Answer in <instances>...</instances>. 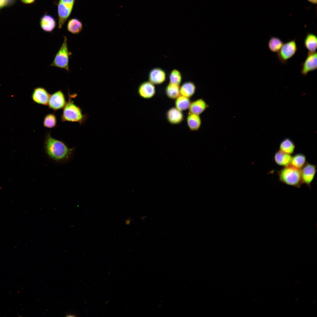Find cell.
I'll use <instances>...</instances> for the list:
<instances>
[{
	"label": "cell",
	"mask_w": 317,
	"mask_h": 317,
	"mask_svg": "<svg viewBox=\"0 0 317 317\" xmlns=\"http://www.w3.org/2000/svg\"><path fill=\"white\" fill-rule=\"evenodd\" d=\"M43 148L47 156L58 163L69 161L75 151V148H70L63 141L53 138L49 132L46 134Z\"/></svg>",
	"instance_id": "obj_1"
},
{
	"label": "cell",
	"mask_w": 317,
	"mask_h": 317,
	"mask_svg": "<svg viewBox=\"0 0 317 317\" xmlns=\"http://www.w3.org/2000/svg\"><path fill=\"white\" fill-rule=\"evenodd\" d=\"M68 100L63 109L61 116V121L63 122H77L80 125L82 124L86 120L87 115L83 113L82 109L72 100V98L76 96L77 94H70L68 90Z\"/></svg>",
	"instance_id": "obj_2"
},
{
	"label": "cell",
	"mask_w": 317,
	"mask_h": 317,
	"mask_svg": "<svg viewBox=\"0 0 317 317\" xmlns=\"http://www.w3.org/2000/svg\"><path fill=\"white\" fill-rule=\"evenodd\" d=\"M279 181L288 185L299 188L302 184L301 169L289 165L277 172Z\"/></svg>",
	"instance_id": "obj_3"
},
{
	"label": "cell",
	"mask_w": 317,
	"mask_h": 317,
	"mask_svg": "<svg viewBox=\"0 0 317 317\" xmlns=\"http://www.w3.org/2000/svg\"><path fill=\"white\" fill-rule=\"evenodd\" d=\"M67 40L66 36H64L63 42L50 66L64 69L69 72V62L71 53L69 50Z\"/></svg>",
	"instance_id": "obj_4"
},
{
	"label": "cell",
	"mask_w": 317,
	"mask_h": 317,
	"mask_svg": "<svg viewBox=\"0 0 317 317\" xmlns=\"http://www.w3.org/2000/svg\"><path fill=\"white\" fill-rule=\"evenodd\" d=\"M75 0H59L57 6L58 28L61 29L70 17Z\"/></svg>",
	"instance_id": "obj_5"
},
{
	"label": "cell",
	"mask_w": 317,
	"mask_h": 317,
	"mask_svg": "<svg viewBox=\"0 0 317 317\" xmlns=\"http://www.w3.org/2000/svg\"><path fill=\"white\" fill-rule=\"evenodd\" d=\"M297 50L296 38L286 42L277 53L278 60L282 64H286L288 60L295 54Z\"/></svg>",
	"instance_id": "obj_6"
},
{
	"label": "cell",
	"mask_w": 317,
	"mask_h": 317,
	"mask_svg": "<svg viewBox=\"0 0 317 317\" xmlns=\"http://www.w3.org/2000/svg\"><path fill=\"white\" fill-rule=\"evenodd\" d=\"M67 102L64 93L60 90L50 94L48 106L50 109L57 111L63 109Z\"/></svg>",
	"instance_id": "obj_7"
},
{
	"label": "cell",
	"mask_w": 317,
	"mask_h": 317,
	"mask_svg": "<svg viewBox=\"0 0 317 317\" xmlns=\"http://www.w3.org/2000/svg\"><path fill=\"white\" fill-rule=\"evenodd\" d=\"M316 166L306 162L301 169L302 184H305L311 188V184L315 176L316 172Z\"/></svg>",
	"instance_id": "obj_8"
},
{
	"label": "cell",
	"mask_w": 317,
	"mask_h": 317,
	"mask_svg": "<svg viewBox=\"0 0 317 317\" xmlns=\"http://www.w3.org/2000/svg\"><path fill=\"white\" fill-rule=\"evenodd\" d=\"M317 53L308 52L307 56L304 61L301 63V73L306 76L310 72L317 69Z\"/></svg>",
	"instance_id": "obj_9"
},
{
	"label": "cell",
	"mask_w": 317,
	"mask_h": 317,
	"mask_svg": "<svg viewBox=\"0 0 317 317\" xmlns=\"http://www.w3.org/2000/svg\"><path fill=\"white\" fill-rule=\"evenodd\" d=\"M50 94L44 87L35 88L31 95V98L35 103L44 106H48Z\"/></svg>",
	"instance_id": "obj_10"
},
{
	"label": "cell",
	"mask_w": 317,
	"mask_h": 317,
	"mask_svg": "<svg viewBox=\"0 0 317 317\" xmlns=\"http://www.w3.org/2000/svg\"><path fill=\"white\" fill-rule=\"evenodd\" d=\"M138 93L139 95L143 99H151L154 97L156 93L154 85L149 81L143 82L139 85Z\"/></svg>",
	"instance_id": "obj_11"
},
{
	"label": "cell",
	"mask_w": 317,
	"mask_h": 317,
	"mask_svg": "<svg viewBox=\"0 0 317 317\" xmlns=\"http://www.w3.org/2000/svg\"><path fill=\"white\" fill-rule=\"evenodd\" d=\"M166 117L168 122L173 125L179 124L184 119V115L182 111L175 107H172L167 111Z\"/></svg>",
	"instance_id": "obj_12"
},
{
	"label": "cell",
	"mask_w": 317,
	"mask_h": 317,
	"mask_svg": "<svg viewBox=\"0 0 317 317\" xmlns=\"http://www.w3.org/2000/svg\"><path fill=\"white\" fill-rule=\"evenodd\" d=\"M56 24L55 18L50 14H45L40 18V27L42 30L45 32H52L55 28Z\"/></svg>",
	"instance_id": "obj_13"
},
{
	"label": "cell",
	"mask_w": 317,
	"mask_h": 317,
	"mask_svg": "<svg viewBox=\"0 0 317 317\" xmlns=\"http://www.w3.org/2000/svg\"><path fill=\"white\" fill-rule=\"evenodd\" d=\"M149 81L154 85L162 84L166 80V72L161 68H153L149 72Z\"/></svg>",
	"instance_id": "obj_14"
},
{
	"label": "cell",
	"mask_w": 317,
	"mask_h": 317,
	"mask_svg": "<svg viewBox=\"0 0 317 317\" xmlns=\"http://www.w3.org/2000/svg\"><path fill=\"white\" fill-rule=\"evenodd\" d=\"M209 107V105L203 99L199 98L191 102L188 112L200 115Z\"/></svg>",
	"instance_id": "obj_15"
},
{
	"label": "cell",
	"mask_w": 317,
	"mask_h": 317,
	"mask_svg": "<svg viewBox=\"0 0 317 317\" xmlns=\"http://www.w3.org/2000/svg\"><path fill=\"white\" fill-rule=\"evenodd\" d=\"M186 122L189 129L193 131H198L202 124L200 115L189 112L186 118Z\"/></svg>",
	"instance_id": "obj_16"
},
{
	"label": "cell",
	"mask_w": 317,
	"mask_h": 317,
	"mask_svg": "<svg viewBox=\"0 0 317 317\" xmlns=\"http://www.w3.org/2000/svg\"><path fill=\"white\" fill-rule=\"evenodd\" d=\"M303 44L308 52H316L317 47V38L316 35L312 33H308L304 38Z\"/></svg>",
	"instance_id": "obj_17"
},
{
	"label": "cell",
	"mask_w": 317,
	"mask_h": 317,
	"mask_svg": "<svg viewBox=\"0 0 317 317\" xmlns=\"http://www.w3.org/2000/svg\"><path fill=\"white\" fill-rule=\"evenodd\" d=\"M291 157V155L279 150L275 153L274 159L277 165L284 167L289 165Z\"/></svg>",
	"instance_id": "obj_18"
},
{
	"label": "cell",
	"mask_w": 317,
	"mask_h": 317,
	"mask_svg": "<svg viewBox=\"0 0 317 317\" xmlns=\"http://www.w3.org/2000/svg\"><path fill=\"white\" fill-rule=\"evenodd\" d=\"M196 90L195 84L190 81L184 82L180 87L181 95L189 98L194 95Z\"/></svg>",
	"instance_id": "obj_19"
},
{
	"label": "cell",
	"mask_w": 317,
	"mask_h": 317,
	"mask_svg": "<svg viewBox=\"0 0 317 317\" xmlns=\"http://www.w3.org/2000/svg\"><path fill=\"white\" fill-rule=\"evenodd\" d=\"M67 29L71 33L76 35L80 33L83 28L82 22L78 19L72 18L70 19L67 24Z\"/></svg>",
	"instance_id": "obj_20"
},
{
	"label": "cell",
	"mask_w": 317,
	"mask_h": 317,
	"mask_svg": "<svg viewBox=\"0 0 317 317\" xmlns=\"http://www.w3.org/2000/svg\"><path fill=\"white\" fill-rule=\"evenodd\" d=\"M305 156L302 153H298L292 156L289 166L301 169L306 162Z\"/></svg>",
	"instance_id": "obj_21"
},
{
	"label": "cell",
	"mask_w": 317,
	"mask_h": 317,
	"mask_svg": "<svg viewBox=\"0 0 317 317\" xmlns=\"http://www.w3.org/2000/svg\"><path fill=\"white\" fill-rule=\"evenodd\" d=\"M295 148V145L293 141L289 138H286L280 142L279 150L291 155L294 153Z\"/></svg>",
	"instance_id": "obj_22"
},
{
	"label": "cell",
	"mask_w": 317,
	"mask_h": 317,
	"mask_svg": "<svg viewBox=\"0 0 317 317\" xmlns=\"http://www.w3.org/2000/svg\"><path fill=\"white\" fill-rule=\"evenodd\" d=\"M180 86L169 83L165 89V93L167 97L175 100L181 95Z\"/></svg>",
	"instance_id": "obj_23"
},
{
	"label": "cell",
	"mask_w": 317,
	"mask_h": 317,
	"mask_svg": "<svg viewBox=\"0 0 317 317\" xmlns=\"http://www.w3.org/2000/svg\"><path fill=\"white\" fill-rule=\"evenodd\" d=\"M283 42L279 38L272 36L269 39L268 46L269 50L273 53H277L283 44Z\"/></svg>",
	"instance_id": "obj_24"
},
{
	"label": "cell",
	"mask_w": 317,
	"mask_h": 317,
	"mask_svg": "<svg viewBox=\"0 0 317 317\" xmlns=\"http://www.w3.org/2000/svg\"><path fill=\"white\" fill-rule=\"evenodd\" d=\"M175 107L182 111L189 109L191 101L189 98L180 95L175 100Z\"/></svg>",
	"instance_id": "obj_25"
},
{
	"label": "cell",
	"mask_w": 317,
	"mask_h": 317,
	"mask_svg": "<svg viewBox=\"0 0 317 317\" xmlns=\"http://www.w3.org/2000/svg\"><path fill=\"white\" fill-rule=\"evenodd\" d=\"M57 119L54 113H50L46 114L44 117L43 124L45 127L52 128L56 125Z\"/></svg>",
	"instance_id": "obj_26"
},
{
	"label": "cell",
	"mask_w": 317,
	"mask_h": 317,
	"mask_svg": "<svg viewBox=\"0 0 317 317\" xmlns=\"http://www.w3.org/2000/svg\"><path fill=\"white\" fill-rule=\"evenodd\" d=\"M170 83L180 86L182 80L180 72L177 69H174L171 72L169 76Z\"/></svg>",
	"instance_id": "obj_27"
},
{
	"label": "cell",
	"mask_w": 317,
	"mask_h": 317,
	"mask_svg": "<svg viewBox=\"0 0 317 317\" xmlns=\"http://www.w3.org/2000/svg\"><path fill=\"white\" fill-rule=\"evenodd\" d=\"M22 1L26 4H30L34 2L36 0H21Z\"/></svg>",
	"instance_id": "obj_28"
},
{
	"label": "cell",
	"mask_w": 317,
	"mask_h": 317,
	"mask_svg": "<svg viewBox=\"0 0 317 317\" xmlns=\"http://www.w3.org/2000/svg\"><path fill=\"white\" fill-rule=\"evenodd\" d=\"M7 0H0V8L4 6L6 4Z\"/></svg>",
	"instance_id": "obj_29"
},
{
	"label": "cell",
	"mask_w": 317,
	"mask_h": 317,
	"mask_svg": "<svg viewBox=\"0 0 317 317\" xmlns=\"http://www.w3.org/2000/svg\"><path fill=\"white\" fill-rule=\"evenodd\" d=\"M309 2L313 4H316L317 0H307Z\"/></svg>",
	"instance_id": "obj_30"
},
{
	"label": "cell",
	"mask_w": 317,
	"mask_h": 317,
	"mask_svg": "<svg viewBox=\"0 0 317 317\" xmlns=\"http://www.w3.org/2000/svg\"><path fill=\"white\" fill-rule=\"evenodd\" d=\"M67 315V316H68V317H74V316H75V315H74L73 314H68Z\"/></svg>",
	"instance_id": "obj_31"
}]
</instances>
